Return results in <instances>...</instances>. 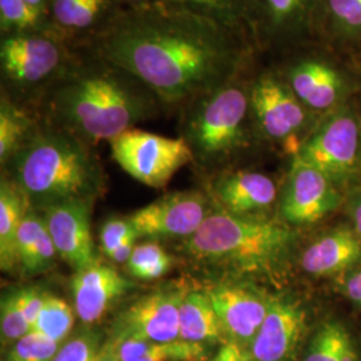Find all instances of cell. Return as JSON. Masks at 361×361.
Wrapping results in <instances>:
<instances>
[{"label":"cell","instance_id":"cell-1","mask_svg":"<svg viewBox=\"0 0 361 361\" xmlns=\"http://www.w3.org/2000/svg\"><path fill=\"white\" fill-rule=\"evenodd\" d=\"M83 47L138 78L164 106L247 73L255 52L244 32L164 3L123 10Z\"/></svg>","mask_w":361,"mask_h":361},{"label":"cell","instance_id":"cell-2","mask_svg":"<svg viewBox=\"0 0 361 361\" xmlns=\"http://www.w3.org/2000/svg\"><path fill=\"white\" fill-rule=\"evenodd\" d=\"M162 106L138 78L79 47L75 59L44 94L37 111L44 122L92 146L134 129Z\"/></svg>","mask_w":361,"mask_h":361},{"label":"cell","instance_id":"cell-3","mask_svg":"<svg viewBox=\"0 0 361 361\" xmlns=\"http://www.w3.org/2000/svg\"><path fill=\"white\" fill-rule=\"evenodd\" d=\"M6 169L30 205L43 209L70 200H91L104 185V171L90 145L43 119Z\"/></svg>","mask_w":361,"mask_h":361},{"label":"cell","instance_id":"cell-4","mask_svg":"<svg viewBox=\"0 0 361 361\" xmlns=\"http://www.w3.org/2000/svg\"><path fill=\"white\" fill-rule=\"evenodd\" d=\"M296 237L286 222L219 209L210 212L183 246L205 265L240 274L276 276L290 257Z\"/></svg>","mask_w":361,"mask_h":361},{"label":"cell","instance_id":"cell-5","mask_svg":"<svg viewBox=\"0 0 361 361\" xmlns=\"http://www.w3.org/2000/svg\"><path fill=\"white\" fill-rule=\"evenodd\" d=\"M247 73L197 95L183 104L180 137L202 168L226 165L246 150L257 133L253 125Z\"/></svg>","mask_w":361,"mask_h":361},{"label":"cell","instance_id":"cell-6","mask_svg":"<svg viewBox=\"0 0 361 361\" xmlns=\"http://www.w3.org/2000/svg\"><path fill=\"white\" fill-rule=\"evenodd\" d=\"M78 49L54 27L1 37V95L37 111L44 94L75 59Z\"/></svg>","mask_w":361,"mask_h":361},{"label":"cell","instance_id":"cell-7","mask_svg":"<svg viewBox=\"0 0 361 361\" xmlns=\"http://www.w3.org/2000/svg\"><path fill=\"white\" fill-rule=\"evenodd\" d=\"M249 102L258 138L290 157L298 154L320 119L301 104L276 67L250 77Z\"/></svg>","mask_w":361,"mask_h":361},{"label":"cell","instance_id":"cell-8","mask_svg":"<svg viewBox=\"0 0 361 361\" xmlns=\"http://www.w3.org/2000/svg\"><path fill=\"white\" fill-rule=\"evenodd\" d=\"M296 155L322 171L341 192L349 193L359 189L361 182L359 111L348 102L322 116Z\"/></svg>","mask_w":361,"mask_h":361},{"label":"cell","instance_id":"cell-9","mask_svg":"<svg viewBox=\"0 0 361 361\" xmlns=\"http://www.w3.org/2000/svg\"><path fill=\"white\" fill-rule=\"evenodd\" d=\"M111 157L131 178L161 189L177 171L193 164V153L186 141L145 130L130 129L110 141Z\"/></svg>","mask_w":361,"mask_h":361},{"label":"cell","instance_id":"cell-10","mask_svg":"<svg viewBox=\"0 0 361 361\" xmlns=\"http://www.w3.org/2000/svg\"><path fill=\"white\" fill-rule=\"evenodd\" d=\"M276 70L301 104L319 118L348 104L355 90L348 71L322 54L292 55Z\"/></svg>","mask_w":361,"mask_h":361},{"label":"cell","instance_id":"cell-11","mask_svg":"<svg viewBox=\"0 0 361 361\" xmlns=\"http://www.w3.org/2000/svg\"><path fill=\"white\" fill-rule=\"evenodd\" d=\"M324 0H252L246 31L255 50L295 49L320 25Z\"/></svg>","mask_w":361,"mask_h":361},{"label":"cell","instance_id":"cell-12","mask_svg":"<svg viewBox=\"0 0 361 361\" xmlns=\"http://www.w3.org/2000/svg\"><path fill=\"white\" fill-rule=\"evenodd\" d=\"M188 289L166 286L137 298L111 325L109 341L165 343L180 338V302Z\"/></svg>","mask_w":361,"mask_h":361},{"label":"cell","instance_id":"cell-13","mask_svg":"<svg viewBox=\"0 0 361 361\" xmlns=\"http://www.w3.org/2000/svg\"><path fill=\"white\" fill-rule=\"evenodd\" d=\"M343 192L300 157H292L280 201V214L288 225H308L325 219L344 205Z\"/></svg>","mask_w":361,"mask_h":361},{"label":"cell","instance_id":"cell-14","mask_svg":"<svg viewBox=\"0 0 361 361\" xmlns=\"http://www.w3.org/2000/svg\"><path fill=\"white\" fill-rule=\"evenodd\" d=\"M310 312L296 297L271 296L268 314L249 347L253 361H295L310 331Z\"/></svg>","mask_w":361,"mask_h":361},{"label":"cell","instance_id":"cell-15","mask_svg":"<svg viewBox=\"0 0 361 361\" xmlns=\"http://www.w3.org/2000/svg\"><path fill=\"white\" fill-rule=\"evenodd\" d=\"M210 214L209 201L200 192L164 195L135 210L129 219L140 237L189 238Z\"/></svg>","mask_w":361,"mask_h":361},{"label":"cell","instance_id":"cell-16","mask_svg":"<svg viewBox=\"0 0 361 361\" xmlns=\"http://www.w3.org/2000/svg\"><path fill=\"white\" fill-rule=\"evenodd\" d=\"M207 292L226 340L249 348L268 314L271 296L238 283L214 285Z\"/></svg>","mask_w":361,"mask_h":361},{"label":"cell","instance_id":"cell-17","mask_svg":"<svg viewBox=\"0 0 361 361\" xmlns=\"http://www.w3.org/2000/svg\"><path fill=\"white\" fill-rule=\"evenodd\" d=\"M90 210L91 200H70L44 209L43 219L56 253L75 271L97 261Z\"/></svg>","mask_w":361,"mask_h":361},{"label":"cell","instance_id":"cell-18","mask_svg":"<svg viewBox=\"0 0 361 361\" xmlns=\"http://www.w3.org/2000/svg\"><path fill=\"white\" fill-rule=\"evenodd\" d=\"M131 288L133 284L113 267L98 259L79 269L71 279V293L78 319L87 326L94 325Z\"/></svg>","mask_w":361,"mask_h":361},{"label":"cell","instance_id":"cell-19","mask_svg":"<svg viewBox=\"0 0 361 361\" xmlns=\"http://www.w3.org/2000/svg\"><path fill=\"white\" fill-rule=\"evenodd\" d=\"M122 11L116 0H50L49 6L52 27L78 47L104 32Z\"/></svg>","mask_w":361,"mask_h":361},{"label":"cell","instance_id":"cell-20","mask_svg":"<svg viewBox=\"0 0 361 361\" xmlns=\"http://www.w3.org/2000/svg\"><path fill=\"white\" fill-rule=\"evenodd\" d=\"M301 269L313 277L341 276L361 264V240L349 225L323 233L305 247Z\"/></svg>","mask_w":361,"mask_h":361},{"label":"cell","instance_id":"cell-21","mask_svg":"<svg viewBox=\"0 0 361 361\" xmlns=\"http://www.w3.org/2000/svg\"><path fill=\"white\" fill-rule=\"evenodd\" d=\"M212 192L219 209L238 216H264L277 198L276 182L267 174L253 170L219 176Z\"/></svg>","mask_w":361,"mask_h":361},{"label":"cell","instance_id":"cell-22","mask_svg":"<svg viewBox=\"0 0 361 361\" xmlns=\"http://www.w3.org/2000/svg\"><path fill=\"white\" fill-rule=\"evenodd\" d=\"M180 338L201 344L228 341L207 290H188L183 297L180 308Z\"/></svg>","mask_w":361,"mask_h":361},{"label":"cell","instance_id":"cell-23","mask_svg":"<svg viewBox=\"0 0 361 361\" xmlns=\"http://www.w3.org/2000/svg\"><path fill=\"white\" fill-rule=\"evenodd\" d=\"M30 210L26 194L8 176L0 183V267L10 271L18 265L16 240L22 221Z\"/></svg>","mask_w":361,"mask_h":361},{"label":"cell","instance_id":"cell-24","mask_svg":"<svg viewBox=\"0 0 361 361\" xmlns=\"http://www.w3.org/2000/svg\"><path fill=\"white\" fill-rule=\"evenodd\" d=\"M42 125L37 111L0 97V164L6 166L27 143L32 140Z\"/></svg>","mask_w":361,"mask_h":361},{"label":"cell","instance_id":"cell-25","mask_svg":"<svg viewBox=\"0 0 361 361\" xmlns=\"http://www.w3.org/2000/svg\"><path fill=\"white\" fill-rule=\"evenodd\" d=\"M302 361H361L360 350L345 324L328 319L310 336Z\"/></svg>","mask_w":361,"mask_h":361},{"label":"cell","instance_id":"cell-26","mask_svg":"<svg viewBox=\"0 0 361 361\" xmlns=\"http://www.w3.org/2000/svg\"><path fill=\"white\" fill-rule=\"evenodd\" d=\"M109 341V340H107ZM121 361H207L205 344L186 340H173L165 343L126 340L109 341Z\"/></svg>","mask_w":361,"mask_h":361},{"label":"cell","instance_id":"cell-27","mask_svg":"<svg viewBox=\"0 0 361 361\" xmlns=\"http://www.w3.org/2000/svg\"><path fill=\"white\" fill-rule=\"evenodd\" d=\"M162 3L247 35L246 19L252 0H164Z\"/></svg>","mask_w":361,"mask_h":361},{"label":"cell","instance_id":"cell-28","mask_svg":"<svg viewBox=\"0 0 361 361\" xmlns=\"http://www.w3.org/2000/svg\"><path fill=\"white\" fill-rule=\"evenodd\" d=\"M49 13H43L26 0H0V35L27 34L51 28Z\"/></svg>","mask_w":361,"mask_h":361},{"label":"cell","instance_id":"cell-29","mask_svg":"<svg viewBox=\"0 0 361 361\" xmlns=\"http://www.w3.org/2000/svg\"><path fill=\"white\" fill-rule=\"evenodd\" d=\"M75 310L61 297L46 293L44 305L31 332L62 344L71 335L75 323Z\"/></svg>","mask_w":361,"mask_h":361},{"label":"cell","instance_id":"cell-30","mask_svg":"<svg viewBox=\"0 0 361 361\" xmlns=\"http://www.w3.org/2000/svg\"><path fill=\"white\" fill-rule=\"evenodd\" d=\"M323 22L337 38H361V0H324Z\"/></svg>","mask_w":361,"mask_h":361},{"label":"cell","instance_id":"cell-31","mask_svg":"<svg viewBox=\"0 0 361 361\" xmlns=\"http://www.w3.org/2000/svg\"><path fill=\"white\" fill-rule=\"evenodd\" d=\"M173 262L174 259L162 249V246L157 243H145L135 245L126 267L133 277L152 281L166 274L171 269Z\"/></svg>","mask_w":361,"mask_h":361},{"label":"cell","instance_id":"cell-32","mask_svg":"<svg viewBox=\"0 0 361 361\" xmlns=\"http://www.w3.org/2000/svg\"><path fill=\"white\" fill-rule=\"evenodd\" d=\"M104 344V334L85 325L61 344L51 361H98Z\"/></svg>","mask_w":361,"mask_h":361},{"label":"cell","instance_id":"cell-33","mask_svg":"<svg viewBox=\"0 0 361 361\" xmlns=\"http://www.w3.org/2000/svg\"><path fill=\"white\" fill-rule=\"evenodd\" d=\"M0 331L3 345H13L31 332V325L27 322L25 312L19 302L18 288L7 290L1 297Z\"/></svg>","mask_w":361,"mask_h":361},{"label":"cell","instance_id":"cell-34","mask_svg":"<svg viewBox=\"0 0 361 361\" xmlns=\"http://www.w3.org/2000/svg\"><path fill=\"white\" fill-rule=\"evenodd\" d=\"M59 347L61 344L30 332L11 345L6 361H51Z\"/></svg>","mask_w":361,"mask_h":361},{"label":"cell","instance_id":"cell-35","mask_svg":"<svg viewBox=\"0 0 361 361\" xmlns=\"http://www.w3.org/2000/svg\"><path fill=\"white\" fill-rule=\"evenodd\" d=\"M131 237H140V235L135 231V228L133 226L129 217L128 219L111 217L107 219L99 234L101 246L104 255L109 257L118 246L122 245Z\"/></svg>","mask_w":361,"mask_h":361},{"label":"cell","instance_id":"cell-36","mask_svg":"<svg viewBox=\"0 0 361 361\" xmlns=\"http://www.w3.org/2000/svg\"><path fill=\"white\" fill-rule=\"evenodd\" d=\"M46 293L47 292L39 289L38 286L18 288L19 302L22 305V310L25 312L27 322L31 325V329H32L35 322L38 320L39 313H40V310H42L43 305H44Z\"/></svg>","mask_w":361,"mask_h":361},{"label":"cell","instance_id":"cell-37","mask_svg":"<svg viewBox=\"0 0 361 361\" xmlns=\"http://www.w3.org/2000/svg\"><path fill=\"white\" fill-rule=\"evenodd\" d=\"M337 290L353 305L361 308V264L338 277Z\"/></svg>","mask_w":361,"mask_h":361},{"label":"cell","instance_id":"cell-38","mask_svg":"<svg viewBox=\"0 0 361 361\" xmlns=\"http://www.w3.org/2000/svg\"><path fill=\"white\" fill-rule=\"evenodd\" d=\"M212 361H253L249 353V349L234 343V341H225L219 348L217 355Z\"/></svg>","mask_w":361,"mask_h":361},{"label":"cell","instance_id":"cell-39","mask_svg":"<svg viewBox=\"0 0 361 361\" xmlns=\"http://www.w3.org/2000/svg\"><path fill=\"white\" fill-rule=\"evenodd\" d=\"M348 198H345V212L348 214L350 226L357 233L361 240V189H355L349 192Z\"/></svg>","mask_w":361,"mask_h":361},{"label":"cell","instance_id":"cell-40","mask_svg":"<svg viewBox=\"0 0 361 361\" xmlns=\"http://www.w3.org/2000/svg\"><path fill=\"white\" fill-rule=\"evenodd\" d=\"M119 6L126 10V8H135V7H143V6H152L157 3H162L164 0H116Z\"/></svg>","mask_w":361,"mask_h":361},{"label":"cell","instance_id":"cell-41","mask_svg":"<svg viewBox=\"0 0 361 361\" xmlns=\"http://www.w3.org/2000/svg\"><path fill=\"white\" fill-rule=\"evenodd\" d=\"M98 361H121L118 353H116V348L106 340L102 355Z\"/></svg>","mask_w":361,"mask_h":361},{"label":"cell","instance_id":"cell-42","mask_svg":"<svg viewBox=\"0 0 361 361\" xmlns=\"http://www.w3.org/2000/svg\"><path fill=\"white\" fill-rule=\"evenodd\" d=\"M28 4L34 6L35 8H38L43 13H49V6H50V0H26Z\"/></svg>","mask_w":361,"mask_h":361},{"label":"cell","instance_id":"cell-43","mask_svg":"<svg viewBox=\"0 0 361 361\" xmlns=\"http://www.w3.org/2000/svg\"><path fill=\"white\" fill-rule=\"evenodd\" d=\"M359 111V118H360V126H361V110H357Z\"/></svg>","mask_w":361,"mask_h":361}]
</instances>
